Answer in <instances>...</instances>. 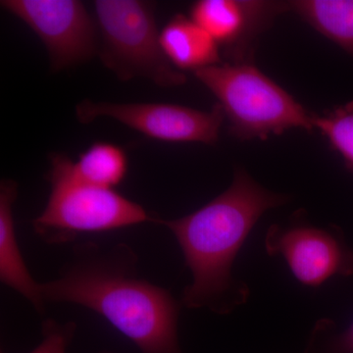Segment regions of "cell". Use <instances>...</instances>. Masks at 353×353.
I'll list each match as a JSON object with an SVG mask.
<instances>
[{
  "instance_id": "1",
  "label": "cell",
  "mask_w": 353,
  "mask_h": 353,
  "mask_svg": "<svg viewBox=\"0 0 353 353\" xmlns=\"http://www.w3.org/2000/svg\"><path fill=\"white\" fill-rule=\"evenodd\" d=\"M46 303L90 309L141 353H183L179 341L181 303L168 290L139 276L131 246L79 243L57 278L41 283Z\"/></svg>"
},
{
  "instance_id": "2",
  "label": "cell",
  "mask_w": 353,
  "mask_h": 353,
  "mask_svg": "<svg viewBox=\"0 0 353 353\" xmlns=\"http://www.w3.org/2000/svg\"><path fill=\"white\" fill-rule=\"evenodd\" d=\"M288 201L289 196L265 189L239 169L224 192L192 214L173 220L157 217L154 224L175 236L192 273V283L182 294L185 307L226 315L246 303L250 289L234 278V259L260 217Z\"/></svg>"
},
{
  "instance_id": "3",
  "label": "cell",
  "mask_w": 353,
  "mask_h": 353,
  "mask_svg": "<svg viewBox=\"0 0 353 353\" xmlns=\"http://www.w3.org/2000/svg\"><path fill=\"white\" fill-rule=\"evenodd\" d=\"M46 180L50 185V197L43 212L32 220V228L48 245L71 243L81 234L101 233L157 220V216L115 190L81 180L74 170L73 160L62 153L50 155Z\"/></svg>"
},
{
  "instance_id": "4",
  "label": "cell",
  "mask_w": 353,
  "mask_h": 353,
  "mask_svg": "<svg viewBox=\"0 0 353 353\" xmlns=\"http://www.w3.org/2000/svg\"><path fill=\"white\" fill-rule=\"evenodd\" d=\"M194 75L215 95L236 138L265 139L292 129H314L312 114L252 64L219 63Z\"/></svg>"
},
{
  "instance_id": "5",
  "label": "cell",
  "mask_w": 353,
  "mask_h": 353,
  "mask_svg": "<svg viewBox=\"0 0 353 353\" xmlns=\"http://www.w3.org/2000/svg\"><path fill=\"white\" fill-rule=\"evenodd\" d=\"M94 3L101 34L97 55L120 81L143 78L162 88L187 82L165 55L154 3L141 0H97Z\"/></svg>"
},
{
  "instance_id": "6",
  "label": "cell",
  "mask_w": 353,
  "mask_h": 353,
  "mask_svg": "<svg viewBox=\"0 0 353 353\" xmlns=\"http://www.w3.org/2000/svg\"><path fill=\"white\" fill-rule=\"evenodd\" d=\"M2 8L43 41L53 72L78 66L99 54L97 23L78 0H2Z\"/></svg>"
},
{
  "instance_id": "7",
  "label": "cell",
  "mask_w": 353,
  "mask_h": 353,
  "mask_svg": "<svg viewBox=\"0 0 353 353\" xmlns=\"http://www.w3.org/2000/svg\"><path fill=\"white\" fill-rule=\"evenodd\" d=\"M77 119L82 124L108 117L148 138L169 143L215 145L225 115L219 104L211 111L169 103H116L85 99L77 104Z\"/></svg>"
},
{
  "instance_id": "8",
  "label": "cell",
  "mask_w": 353,
  "mask_h": 353,
  "mask_svg": "<svg viewBox=\"0 0 353 353\" xmlns=\"http://www.w3.org/2000/svg\"><path fill=\"white\" fill-rule=\"evenodd\" d=\"M265 248L271 256H282L294 277L308 287H318L333 276L353 274V252L341 234L303 219L269 228Z\"/></svg>"
},
{
  "instance_id": "9",
  "label": "cell",
  "mask_w": 353,
  "mask_h": 353,
  "mask_svg": "<svg viewBox=\"0 0 353 353\" xmlns=\"http://www.w3.org/2000/svg\"><path fill=\"white\" fill-rule=\"evenodd\" d=\"M282 12L285 2L199 0L192 4L190 18L238 57L241 46Z\"/></svg>"
},
{
  "instance_id": "10",
  "label": "cell",
  "mask_w": 353,
  "mask_h": 353,
  "mask_svg": "<svg viewBox=\"0 0 353 353\" xmlns=\"http://www.w3.org/2000/svg\"><path fill=\"white\" fill-rule=\"evenodd\" d=\"M18 196V183L10 179L0 183V281L2 284L27 299L39 314L46 313V301L41 283L28 269L14 222V203Z\"/></svg>"
},
{
  "instance_id": "11",
  "label": "cell",
  "mask_w": 353,
  "mask_h": 353,
  "mask_svg": "<svg viewBox=\"0 0 353 353\" xmlns=\"http://www.w3.org/2000/svg\"><path fill=\"white\" fill-rule=\"evenodd\" d=\"M165 55L176 70L194 71L220 63L219 44L192 18L178 14L160 32Z\"/></svg>"
},
{
  "instance_id": "12",
  "label": "cell",
  "mask_w": 353,
  "mask_h": 353,
  "mask_svg": "<svg viewBox=\"0 0 353 353\" xmlns=\"http://www.w3.org/2000/svg\"><path fill=\"white\" fill-rule=\"evenodd\" d=\"M285 9L353 57V0H294Z\"/></svg>"
},
{
  "instance_id": "13",
  "label": "cell",
  "mask_w": 353,
  "mask_h": 353,
  "mask_svg": "<svg viewBox=\"0 0 353 353\" xmlns=\"http://www.w3.org/2000/svg\"><path fill=\"white\" fill-rule=\"evenodd\" d=\"M76 175L90 185L114 190L128 172L126 152L113 143L97 141L74 162Z\"/></svg>"
},
{
  "instance_id": "14",
  "label": "cell",
  "mask_w": 353,
  "mask_h": 353,
  "mask_svg": "<svg viewBox=\"0 0 353 353\" xmlns=\"http://www.w3.org/2000/svg\"><path fill=\"white\" fill-rule=\"evenodd\" d=\"M312 125L353 170V101L322 115L312 114Z\"/></svg>"
},
{
  "instance_id": "15",
  "label": "cell",
  "mask_w": 353,
  "mask_h": 353,
  "mask_svg": "<svg viewBox=\"0 0 353 353\" xmlns=\"http://www.w3.org/2000/svg\"><path fill=\"white\" fill-rule=\"evenodd\" d=\"M76 331L75 322L59 323L46 319L41 327L43 339L30 353H67L75 338Z\"/></svg>"
},
{
  "instance_id": "16",
  "label": "cell",
  "mask_w": 353,
  "mask_h": 353,
  "mask_svg": "<svg viewBox=\"0 0 353 353\" xmlns=\"http://www.w3.org/2000/svg\"><path fill=\"white\" fill-rule=\"evenodd\" d=\"M327 353H353V323L352 326L336 336L327 347Z\"/></svg>"
},
{
  "instance_id": "17",
  "label": "cell",
  "mask_w": 353,
  "mask_h": 353,
  "mask_svg": "<svg viewBox=\"0 0 353 353\" xmlns=\"http://www.w3.org/2000/svg\"><path fill=\"white\" fill-rule=\"evenodd\" d=\"M106 353H108V352H106Z\"/></svg>"
}]
</instances>
